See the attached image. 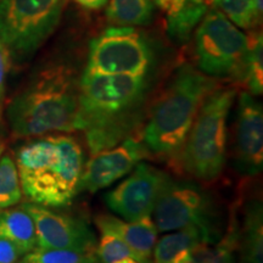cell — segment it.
I'll use <instances>...</instances> for the list:
<instances>
[{"instance_id":"obj_33","label":"cell","mask_w":263,"mask_h":263,"mask_svg":"<svg viewBox=\"0 0 263 263\" xmlns=\"http://www.w3.org/2000/svg\"><path fill=\"white\" fill-rule=\"evenodd\" d=\"M18 263H24V262H18Z\"/></svg>"},{"instance_id":"obj_19","label":"cell","mask_w":263,"mask_h":263,"mask_svg":"<svg viewBox=\"0 0 263 263\" xmlns=\"http://www.w3.org/2000/svg\"><path fill=\"white\" fill-rule=\"evenodd\" d=\"M239 245V229L230 226L228 234L215 246L211 244L196 245L180 263H234V251Z\"/></svg>"},{"instance_id":"obj_6","label":"cell","mask_w":263,"mask_h":263,"mask_svg":"<svg viewBox=\"0 0 263 263\" xmlns=\"http://www.w3.org/2000/svg\"><path fill=\"white\" fill-rule=\"evenodd\" d=\"M67 0H0V43L10 59L31 57L60 24Z\"/></svg>"},{"instance_id":"obj_16","label":"cell","mask_w":263,"mask_h":263,"mask_svg":"<svg viewBox=\"0 0 263 263\" xmlns=\"http://www.w3.org/2000/svg\"><path fill=\"white\" fill-rule=\"evenodd\" d=\"M0 238L14 242L24 255L37 246L34 222L24 205L0 213Z\"/></svg>"},{"instance_id":"obj_21","label":"cell","mask_w":263,"mask_h":263,"mask_svg":"<svg viewBox=\"0 0 263 263\" xmlns=\"http://www.w3.org/2000/svg\"><path fill=\"white\" fill-rule=\"evenodd\" d=\"M17 167L10 154L0 159V213L17 205L22 200Z\"/></svg>"},{"instance_id":"obj_28","label":"cell","mask_w":263,"mask_h":263,"mask_svg":"<svg viewBox=\"0 0 263 263\" xmlns=\"http://www.w3.org/2000/svg\"><path fill=\"white\" fill-rule=\"evenodd\" d=\"M73 2L85 10H100L106 6L108 0H73Z\"/></svg>"},{"instance_id":"obj_14","label":"cell","mask_w":263,"mask_h":263,"mask_svg":"<svg viewBox=\"0 0 263 263\" xmlns=\"http://www.w3.org/2000/svg\"><path fill=\"white\" fill-rule=\"evenodd\" d=\"M94 222L101 233H110L122 239L138 261L143 263L150 258L159 234L150 216L134 222H127L111 215H99L95 217Z\"/></svg>"},{"instance_id":"obj_1","label":"cell","mask_w":263,"mask_h":263,"mask_svg":"<svg viewBox=\"0 0 263 263\" xmlns=\"http://www.w3.org/2000/svg\"><path fill=\"white\" fill-rule=\"evenodd\" d=\"M147 90V76L83 72L76 130L91 155L133 137L146 118Z\"/></svg>"},{"instance_id":"obj_31","label":"cell","mask_w":263,"mask_h":263,"mask_svg":"<svg viewBox=\"0 0 263 263\" xmlns=\"http://www.w3.org/2000/svg\"><path fill=\"white\" fill-rule=\"evenodd\" d=\"M3 151H4V144H2V143H0V157H2V154H3Z\"/></svg>"},{"instance_id":"obj_32","label":"cell","mask_w":263,"mask_h":263,"mask_svg":"<svg viewBox=\"0 0 263 263\" xmlns=\"http://www.w3.org/2000/svg\"><path fill=\"white\" fill-rule=\"evenodd\" d=\"M143 263H154V262H151L150 259H147V261H145V262H143Z\"/></svg>"},{"instance_id":"obj_10","label":"cell","mask_w":263,"mask_h":263,"mask_svg":"<svg viewBox=\"0 0 263 263\" xmlns=\"http://www.w3.org/2000/svg\"><path fill=\"white\" fill-rule=\"evenodd\" d=\"M24 207L34 222L35 248L95 252L97 238L84 219L55 212L33 202L24 203Z\"/></svg>"},{"instance_id":"obj_20","label":"cell","mask_w":263,"mask_h":263,"mask_svg":"<svg viewBox=\"0 0 263 263\" xmlns=\"http://www.w3.org/2000/svg\"><path fill=\"white\" fill-rule=\"evenodd\" d=\"M263 41L262 32L254 31L248 37V55L242 84L251 95H261L263 90Z\"/></svg>"},{"instance_id":"obj_3","label":"cell","mask_w":263,"mask_h":263,"mask_svg":"<svg viewBox=\"0 0 263 263\" xmlns=\"http://www.w3.org/2000/svg\"><path fill=\"white\" fill-rule=\"evenodd\" d=\"M22 194L45 207L68 206L77 195L84 166V150L65 134L28 141L16 153Z\"/></svg>"},{"instance_id":"obj_17","label":"cell","mask_w":263,"mask_h":263,"mask_svg":"<svg viewBox=\"0 0 263 263\" xmlns=\"http://www.w3.org/2000/svg\"><path fill=\"white\" fill-rule=\"evenodd\" d=\"M241 263H262L263 258V215L259 201L250 202L246 207L244 226L239 230Z\"/></svg>"},{"instance_id":"obj_23","label":"cell","mask_w":263,"mask_h":263,"mask_svg":"<svg viewBox=\"0 0 263 263\" xmlns=\"http://www.w3.org/2000/svg\"><path fill=\"white\" fill-rule=\"evenodd\" d=\"M24 263H99L95 252H82L66 249L34 248L26 254Z\"/></svg>"},{"instance_id":"obj_7","label":"cell","mask_w":263,"mask_h":263,"mask_svg":"<svg viewBox=\"0 0 263 263\" xmlns=\"http://www.w3.org/2000/svg\"><path fill=\"white\" fill-rule=\"evenodd\" d=\"M248 55L245 35L222 11H207L195 32L199 71L212 78H232L242 84Z\"/></svg>"},{"instance_id":"obj_4","label":"cell","mask_w":263,"mask_h":263,"mask_svg":"<svg viewBox=\"0 0 263 263\" xmlns=\"http://www.w3.org/2000/svg\"><path fill=\"white\" fill-rule=\"evenodd\" d=\"M218 83L189 64L171 76L147 110L141 141L150 154L176 161L197 112Z\"/></svg>"},{"instance_id":"obj_2","label":"cell","mask_w":263,"mask_h":263,"mask_svg":"<svg viewBox=\"0 0 263 263\" xmlns=\"http://www.w3.org/2000/svg\"><path fill=\"white\" fill-rule=\"evenodd\" d=\"M80 80L65 64L45 67L10 101L6 116L12 136L37 138L76 130Z\"/></svg>"},{"instance_id":"obj_13","label":"cell","mask_w":263,"mask_h":263,"mask_svg":"<svg viewBox=\"0 0 263 263\" xmlns=\"http://www.w3.org/2000/svg\"><path fill=\"white\" fill-rule=\"evenodd\" d=\"M235 159L241 173L246 176L261 173L263 168L262 105L246 91H242L239 97Z\"/></svg>"},{"instance_id":"obj_18","label":"cell","mask_w":263,"mask_h":263,"mask_svg":"<svg viewBox=\"0 0 263 263\" xmlns=\"http://www.w3.org/2000/svg\"><path fill=\"white\" fill-rule=\"evenodd\" d=\"M153 16L151 0H108L106 17L116 26H146Z\"/></svg>"},{"instance_id":"obj_27","label":"cell","mask_w":263,"mask_h":263,"mask_svg":"<svg viewBox=\"0 0 263 263\" xmlns=\"http://www.w3.org/2000/svg\"><path fill=\"white\" fill-rule=\"evenodd\" d=\"M166 14L167 18L176 15L180 9L184 8L190 0H151Z\"/></svg>"},{"instance_id":"obj_8","label":"cell","mask_w":263,"mask_h":263,"mask_svg":"<svg viewBox=\"0 0 263 263\" xmlns=\"http://www.w3.org/2000/svg\"><path fill=\"white\" fill-rule=\"evenodd\" d=\"M153 213L159 232L197 227L216 241L219 238L215 224L217 215L213 199L194 182L174 179L166 174Z\"/></svg>"},{"instance_id":"obj_22","label":"cell","mask_w":263,"mask_h":263,"mask_svg":"<svg viewBox=\"0 0 263 263\" xmlns=\"http://www.w3.org/2000/svg\"><path fill=\"white\" fill-rule=\"evenodd\" d=\"M234 24L236 27L254 29L258 25L259 16L257 0H210Z\"/></svg>"},{"instance_id":"obj_25","label":"cell","mask_w":263,"mask_h":263,"mask_svg":"<svg viewBox=\"0 0 263 263\" xmlns=\"http://www.w3.org/2000/svg\"><path fill=\"white\" fill-rule=\"evenodd\" d=\"M24 255L14 242L0 238V263H17Z\"/></svg>"},{"instance_id":"obj_24","label":"cell","mask_w":263,"mask_h":263,"mask_svg":"<svg viewBox=\"0 0 263 263\" xmlns=\"http://www.w3.org/2000/svg\"><path fill=\"white\" fill-rule=\"evenodd\" d=\"M95 254L99 263H115L126 257L136 258L133 251L128 248L126 242L110 233H101V239L99 245H97Z\"/></svg>"},{"instance_id":"obj_15","label":"cell","mask_w":263,"mask_h":263,"mask_svg":"<svg viewBox=\"0 0 263 263\" xmlns=\"http://www.w3.org/2000/svg\"><path fill=\"white\" fill-rule=\"evenodd\" d=\"M206 242L213 244L216 240L209 233L197 227L173 230L156 241L154 246V263H180L188 256L193 248Z\"/></svg>"},{"instance_id":"obj_5","label":"cell","mask_w":263,"mask_h":263,"mask_svg":"<svg viewBox=\"0 0 263 263\" xmlns=\"http://www.w3.org/2000/svg\"><path fill=\"white\" fill-rule=\"evenodd\" d=\"M235 97V88L217 87L202 103L176 160L188 176L202 182L221 176L227 161L228 116Z\"/></svg>"},{"instance_id":"obj_29","label":"cell","mask_w":263,"mask_h":263,"mask_svg":"<svg viewBox=\"0 0 263 263\" xmlns=\"http://www.w3.org/2000/svg\"><path fill=\"white\" fill-rule=\"evenodd\" d=\"M115 263H141L140 261H138L134 257H126V258H122L120 259V261H116Z\"/></svg>"},{"instance_id":"obj_11","label":"cell","mask_w":263,"mask_h":263,"mask_svg":"<svg viewBox=\"0 0 263 263\" xmlns=\"http://www.w3.org/2000/svg\"><path fill=\"white\" fill-rule=\"evenodd\" d=\"M164 177L161 170L139 162L126 179L105 194V203L127 222L151 216Z\"/></svg>"},{"instance_id":"obj_30","label":"cell","mask_w":263,"mask_h":263,"mask_svg":"<svg viewBox=\"0 0 263 263\" xmlns=\"http://www.w3.org/2000/svg\"><path fill=\"white\" fill-rule=\"evenodd\" d=\"M257 8L258 11L262 14V8H263V0H257Z\"/></svg>"},{"instance_id":"obj_9","label":"cell","mask_w":263,"mask_h":263,"mask_svg":"<svg viewBox=\"0 0 263 263\" xmlns=\"http://www.w3.org/2000/svg\"><path fill=\"white\" fill-rule=\"evenodd\" d=\"M153 62V49L140 32L130 26H112L90 42L84 71L147 76Z\"/></svg>"},{"instance_id":"obj_26","label":"cell","mask_w":263,"mask_h":263,"mask_svg":"<svg viewBox=\"0 0 263 263\" xmlns=\"http://www.w3.org/2000/svg\"><path fill=\"white\" fill-rule=\"evenodd\" d=\"M10 60H11V59H10L8 50H6L4 45L0 43V115H2L3 101H4L6 73H8L9 70Z\"/></svg>"},{"instance_id":"obj_12","label":"cell","mask_w":263,"mask_h":263,"mask_svg":"<svg viewBox=\"0 0 263 263\" xmlns=\"http://www.w3.org/2000/svg\"><path fill=\"white\" fill-rule=\"evenodd\" d=\"M151 155L143 141L130 137L116 146L91 155L84 163L77 194H94L107 188L133 171L140 161Z\"/></svg>"}]
</instances>
